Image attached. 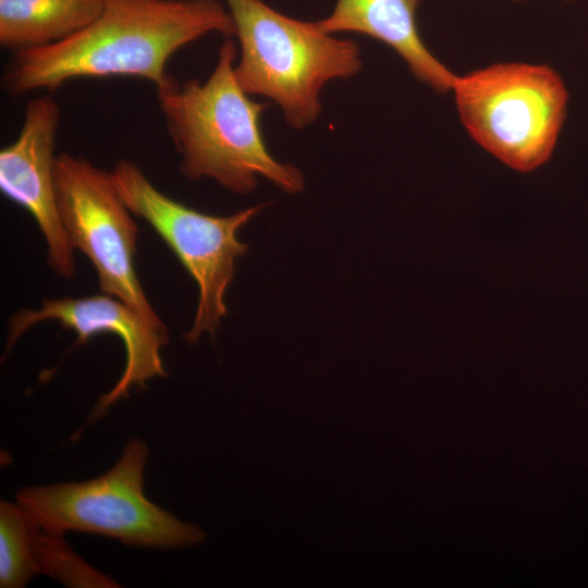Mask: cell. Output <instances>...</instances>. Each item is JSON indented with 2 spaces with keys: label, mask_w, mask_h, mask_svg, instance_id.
Returning <instances> with one entry per match:
<instances>
[{
  "label": "cell",
  "mask_w": 588,
  "mask_h": 588,
  "mask_svg": "<svg viewBox=\"0 0 588 588\" xmlns=\"http://www.w3.org/2000/svg\"><path fill=\"white\" fill-rule=\"evenodd\" d=\"M211 33L234 36L219 0H105L100 15L78 33L14 52L2 84L13 96L85 77H138L159 88L172 77L170 58Z\"/></svg>",
  "instance_id": "cell-1"
},
{
  "label": "cell",
  "mask_w": 588,
  "mask_h": 588,
  "mask_svg": "<svg viewBox=\"0 0 588 588\" xmlns=\"http://www.w3.org/2000/svg\"><path fill=\"white\" fill-rule=\"evenodd\" d=\"M237 48L225 37L216 66L205 82L179 83L173 76L156 88L180 171L189 180L208 177L226 189L247 194L261 176L282 192L304 189L303 173L269 151L260 120L268 103L254 101L235 76Z\"/></svg>",
  "instance_id": "cell-2"
},
{
  "label": "cell",
  "mask_w": 588,
  "mask_h": 588,
  "mask_svg": "<svg viewBox=\"0 0 588 588\" xmlns=\"http://www.w3.org/2000/svg\"><path fill=\"white\" fill-rule=\"evenodd\" d=\"M224 1L240 44L238 84L249 96L277 103L291 127L301 130L318 119L327 83L360 71L356 41L286 16L261 0Z\"/></svg>",
  "instance_id": "cell-3"
},
{
  "label": "cell",
  "mask_w": 588,
  "mask_h": 588,
  "mask_svg": "<svg viewBox=\"0 0 588 588\" xmlns=\"http://www.w3.org/2000/svg\"><path fill=\"white\" fill-rule=\"evenodd\" d=\"M450 91L469 136L506 166L530 172L553 154L568 93L552 68L495 63L456 75Z\"/></svg>",
  "instance_id": "cell-4"
},
{
  "label": "cell",
  "mask_w": 588,
  "mask_h": 588,
  "mask_svg": "<svg viewBox=\"0 0 588 588\" xmlns=\"http://www.w3.org/2000/svg\"><path fill=\"white\" fill-rule=\"evenodd\" d=\"M147 446L126 444L115 465L83 482L25 488L16 500L42 527L62 535L82 531L117 538L126 544L175 548L201 542L205 532L149 501L144 493Z\"/></svg>",
  "instance_id": "cell-5"
},
{
  "label": "cell",
  "mask_w": 588,
  "mask_h": 588,
  "mask_svg": "<svg viewBox=\"0 0 588 588\" xmlns=\"http://www.w3.org/2000/svg\"><path fill=\"white\" fill-rule=\"evenodd\" d=\"M111 173L127 208L157 232L197 284L198 304L186 341L196 343L204 332L215 336L226 315L224 296L236 260L247 250L237 232L268 204L212 216L161 193L130 160L118 161Z\"/></svg>",
  "instance_id": "cell-6"
},
{
  "label": "cell",
  "mask_w": 588,
  "mask_h": 588,
  "mask_svg": "<svg viewBox=\"0 0 588 588\" xmlns=\"http://www.w3.org/2000/svg\"><path fill=\"white\" fill-rule=\"evenodd\" d=\"M57 204L73 248L93 264L100 290L166 329L150 306L135 270L138 229L111 172L68 152L57 156Z\"/></svg>",
  "instance_id": "cell-7"
},
{
  "label": "cell",
  "mask_w": 588,
  "mask_h": 588,
  "mask_svg": "<svg viewBox=\"0 0 588 588\" xmlns=\"http://www.w3.org/2000/svg\"><path fill=\"white\" fill-rule=\"evenodd\" d=\"M59 122L60 107L51 95L27 102L20 133L0 150V191L36 221L50 267L60 277L72 279L74 248L60 218L54 183Z\"/></svg>",
  "instance_id": "cell-8"
},
{
  "label": "cell",
  "mask_w": 588,
  "mask_h": 588,
  "mask_svg": "<svg viewBox=\"0 0 588 588\" xmlns=\"http://www.w3.org/2000/svg\"><path fill=\"white\" fill-rule=\"evenodd\" d=\"M54 320L62 329L76 333V343L84 344L99 333L119 336L125 348L124 370L115 385L100 396L91 418L101 416L113 403L127 395L132 385L145 387V382L164 376L161 347L169 342L168 330L150 323L143 315L123 301L108 295L79 298H54L45 301L37 310L16 313L9 324L7 348L35 323Z\"/></svg>",
  "instance_id": "cell-9"
},
{
  "label": "cell",
  "mask_w": 588,
  "mask_h": 588,
  "mask_svg": "<svg viewBox=\"0 0 588 588\" xmlns=\"http://www.w3.org/2000/svg\"><path fill=\"white\" fill-rule=\"evenodd\" d=\"M421 0H336L332 12L316 21L328 33L369 36L393 49L412 74L438 93L450 91L456 74L426 46L418 24Z\"/></svg>",
  "instance_id": "cell-10"
},
{
  "label": "cell",
  "mask_w": 588,
  "mask_h": 588,
  "mask_svg": "<svg viewBox=\"0 0 588 588\" xmlns=\"http://www.w3.org/2000/svg\"><path fill=\"white\" fill-rule=\"evenodd\" d=\"M36 573L74 586H112L61 539L42 527L22 505L0 504V587H24Z\"/></svg>",
  "instance_id": "cell-11"
},
{
  "label": "cell",
  "mask_w": 588,
  "mask_h": 588,
  "mask_svg": "<svg viewBox=\"0 0 588 588\" xmlns=\"http://www.w3.org/2000/svg\"><path fill=\"white\" fill-rule=\"evenodd\" d=\"M105 0H0V45L14 52L60 42L93 23Z\"/></svg>",
  "instance_id": "cell-12"
},
{
  "label": "cell",
  "mask_w": 588,
  "mask_h": 588,
  "mask_svg": "<svg viewBox=\"0 0 588 588\" xmlns=\"http://www.w3.org/2000/svg\"><path fill=\"white\" fill-rule=\"evenodd\" d=\"M514 1H524V0H514Z\"/></svg>",
  "instance_id": "cell-13"
}]
</instances>
